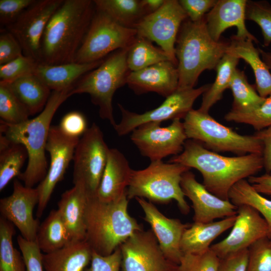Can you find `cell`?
I'll list each match as a JSON object with an SVG mask.
<instances>
[{"instance_id":"6da1fadb","label":"cell","mask_w":271,"mask_h":271,"mask_svg":"<svg viewBox=\"0 0 271 271\" xmlns=\"http://www.w3.org/2000/svg\"><path fill=\"white\" fill-rule=\"evenodd\" d=\"M168 162L197 170L202 175L205 187L226 200H229V191L236 183L254 176L263 168L261 154L223 156L190 139L185 142L183 151Z\"/></svg>"},{"instance_id":"7a4b0ae2","label":"cell","mask_w":271,"mask_h":271,"mask_svg":"<svg viewBox=\"0 0 271 271\" xmlns=\"http://www.w3.org/2000/svg\"><path fill=\"white\" fill-rule=\"evenodd\" d=\"M95 11L93 1L63 0L44 30L39 63L58 65L74 62Z\"/></svg>"},{"instance_id":"3957f363","label":"cell","mask_w":271,"mask_h":271,"mask_svg":"<svg viewBox=\"0 0 271 271\" xmlns=\"http://www.w3.org/2000/svg\"><path fill=\"white\" fill-rule=\"evenodd\" d=\"M72 88L52 91L44 108L33 118L16 124L0 120L1 134L12 143L23 145L27 151L26 169L18 176L26 187L33 188L47 174L45 151L51 122L60 106L71 96Z\"/></svg>"},{"instance_id":"277c9868","label":"cell","mask_w":271,"mask_h":271,"mask_svg":"<svg viewBox=\"0 0 271 271\" xmlns=\"http://www.w3.org/2000/svg\"><path fill=\"white\" fill-rule=\"evenodd\" d=\"M127 194L111 202L89 196L85 213V240L93 251L106 256L113 253L142 225L129 215Z\"/></svg>"},{"instance_id":"5b68a950","label":"cell","mask_w":271,"mask_h":271,"mask_svg":"<svg viewBox=\"0 0 271 271\" xmlns=\"http://www.w3.org/2000/svg\"><path fill=\"white\" fill-rule=\"evenodd\" d=\"M229 44V42L216 41L211 38L205 18L197 22L187 19L181 26L175 45L178 87H194L204 71L215 69Z\"/></svg>"},{"instance_id":"8992f818","label":"cell","mask_w":271,"mask_h":271,"mask_svg":"<svg viewBox=\"0 0 271 271\" xmlns=\"http://www.w3.org/2000/svg\"><path fill=\"white\" fill-rule=\"evenodd\" d=\"M190 168L181 164L164 163L162 160L152 161L143 170H132L127 189L128 199L146 198L149 201L167 203L177 201L184 214L190 211L181 187L183 174Z\"/></svg>"},{"instance_id":"52a82bcc","label":"cell","mask_w":271,"mask_h":271,"mask_svg":"<svg viewBox=\"0 0 271 271\" xmlns=\"http://www.w3.org/2000/svg\"><path fill=\"white\" fill-rule=\"evenodd\" d=\"M129 47L108 55L98 67L82 77L71 91V95L88 94L92 102L98 107L100 117L109 121L113 127L116 124L113 114V96L126 84L130 72L126 62Z\"/></svg>"},{"instance_id":"ba28073f","label":"cell","mask_w":271,"mask_h":271,"mask_svg":"<svg viewBox=\"0 0 271 271\" xmlns=\"http://www.w3.org/2000/svg\"><path fill=\"white\" fill-rule=\"evenodd\" d=\"M187 139L195 141L211 151L231 152L237 156L261 154V140L253 135H242L221 124L209 113L192 109L183 122Z\"/></svg>"},{"instance_id":"9c48e42d","label":"cell","mask_w":271,"mask_h":271,"mask_svg":"<svg viewBox=\"0 0 271 271\" xmlns=\"http://www.w3.org/2000/svg\"><path fill=\"white\" fill-rule=\"evenodd\" d=\"M137 37L135 29L121 26L95 8L74 62L84 63L102 60L116 50L130 47Z\"/></svg>"},{"instance_id":"30bf717a","label":"cell","mask_w":271,"mask_h":271,"mask_svg":"<svg viewBox=\"0 0 271 271\" xmlns=\"http://www.w3.org/2000/svg\"><path fill=\"white\" fill-rule=\"evenodd\" d=\"M109 148L102 131L93 122L80 139L73 156V182L89 196H96L106 166Z\"/></svg>"},{"instance_id":"8fae6325","label":"cell","mask_w":271,"mask_h":271,"mask_svg":"<svg viewBox=\"0 0 271 271\" xmlns=\"http://www.w3.org/2000/svg\"><path fill=\"white\" fill-rule=\"evenodd\" d=\"M210 84L198 88H178L172 94L166 97L162 103L156 108L143 113H137L124 108L118 104L121 113V119L114 128L119 136L131 133L139 126L150 122L184 118L191 110L197 98L208 90Z\"/></svg>"},{"instance_id":"7c38bea8","label":"cell","mask_w":271,"mask_h":271,"mask_svg":"<svg viewBox=\"0 0 271 271\" xmlns=\"http://www.w3.org/2000/svg\"><path fill=\"white\" fill-rule=\"evenodd\" d=\"M130 138L141 154L151 162L180 154L187 140L180 119L172 120L165 127L158 122L144 123L131 132Z\"/></svg>"},{"instance_id":"4fadbf2b","label":"cell","mask_w":271,"mask_h":271,"mask_svg":"<svg viewBox=\"0 0 271 271\" xmlns=\"http://www.w3.org/2000/svg\"><path fill=\"white\" fill-rule=\"evenodd\" d=\"M187 16L177 0H165L156 12L146 15L134 29L137 36L155 42L177 66L175 45L180 29Z\"/></svg>"},{"instance_id":"5bb4252c","label":"cell","mask_w":271,"mask_h":271,"mask_svg":"<svg viewBox=\"0 0 271 271\" xmlns=\"http://www.w3.org/2000/svg\"><path fill=\"white\" fill-rule=\"evenodd\" d=\"M122 271H178L165 256L151 229L135 232L119 246Z\"/></svg>"},{"instance_id":"9a60e30c","label":"cell","mask_w":271,"mask_h":271,"mask_svg":"<svg viewBox=\"0 0 271 271\" xmlns=\"http://www.w3.org/2000/svg\"><path fill=\"white\" fill-rule=\"evenodd\" d=\"M63 0H35L5 28L18 40L25 56L39 63L41 41L46 25Z\"/></svg>"},{"instance_id":"2e32d148","label":"cell","mask_w":271,"mask_h":271,"mask_svg":"<svg viewBox=\"0 0 271 271\" xmlns=\"http://www.w3.org/2000/svg\"><path fill=\"white\" fill-rule=\"evenodd\" d=\"M79 140L66 135L59 126H51L46 147L50 156V167L46 176L36 187L39 197L36 212L38 218L43 215L56 185L63 179L73 160Z\"/></svg>"},{"instance_id":"e0dca14e","label":"cell","mask_w":271,"mask_h":271,"mask_svg":"<svg viewBox=\"0 0 271 271\" xmlns=\"http://www.w3.org/2000/svg\"><path fill=\"white\" fill-rule=\"evenodd\" d=\"M231 228L226 237L210 247L220 259L248 249L257 240L267 237L265 220L248 205L238 206L236 218Z\"/></svg>"},{"instance_id":"ac0fdd59","label":"cell","mask_w":271,"mask_h":271,"mask_svg":"<svg viewBox=\"0 0 271 271\" xmlns=\"http://www.w3.org/2000/svg\"><path fill=\"white\" fill-rule=\"evenodd\" d=\"M39 199L37 188L26 187L15 179L12 193L0 200L1 216L16 226L22 237L30 241H36L40 225L33 216Z\"/></svg>"},{"instance_id":"d6986e66","label":"cell","mask_w":271,"mask_h":271,"mask_svg":"<svg viewBox=\"0 0 271 271\" xmlns=\"http://www.w3.org/2000/svg\"><path fill=\"white\" fill-rule=\"evenodd\" d=\"M181 187L185 196L192 203L194 222L209 223L237 214V206L210 192L190 170L183 174Z\"/></svg>"},{"instance_id":"ffe728a7","label":"cell","mask_w":271,"mask_h":271,"mask_svg":"<svg viewBox=\"0 0 271 271\" xmlns=\"http://www.w3.org/2000/svg\"><path fill=\"white\" fill-rule=\"evenodd\" d=\"M145 213V220L151 226L161 250L170 261L180 265L183 256L180 241L184 231L190 225L179 219L169 218L162 214L151 202L136 198Z\"/></svg>"},{"instance_id":"44dd1931","label":"cell","mask_w":271,"mask_h":271,"mask_svg":"<svg viewBox=\"0 0 271 271\" xmlns=\"http://www.w3.org/2000/svg\"><path fill=\"white\" fill-rule=\"evenodd\" d=\"M126 84L137 94L153 92L167 97L178 87L177 66L167 60L130 72Z\"/></svg>"},{"instance_id":"7402d4cb","label":"cell","mask_w":271,"mask_h":271,"mask_svg":"<svg viewBox=\"0 0 271 271\" xmlns=\"http://www.w3.org/2000/svg\"><path fill=\"white\" fill-rule=\"evenodd\" d=\"M247 0H217L214 7L206 15L207 31L211 38L219 41L222 34L228 28L235 27V36L258 42L247 30L245 25Z\"/></svg>"},{"instance_id":"603a6c76","label":"cell","mask_w":271,"mask_h":271,"mask_svg":"<svg viewBox=\"0 0 271 271\" xmlns=\"http://www.w3.org/2000/svg\"><path fill=\"white\" fill-rule=\"evenodd\" d=\"M132 169L124 155L115 148L109 149L106 166L96 197L104 202L119 200L126 194Z\"/></svg>"},{"instance_id":"cb8c5ba5","label":"cell","mask_w":271,"mask_h":271,"mask_svg":"<svg viewBox=\"0 0 271 271\" xmlns=\"http://www.w3.org/2000/svg\"><path fill=\"white\" fill-rule=\"evenodd\" d=\"M85 189L79 185L65 191L58 203L71 243L85 240V213L88 198Z\"/></svg>"},{"instance_id":"d4e9b609","label":"cell","mask_w":271,"mask_h":271,"mask_svg":"<svg viewBox=\"0 0 271 271\" xmlns=\"http://www.w3.org/2000/svg\"><path fill=\"white\" fill-rule=\"evenodd\" d=\"M103 59L90 63L73 62L58 65L38 63L34 74L51 90L67 89L73 88L82 77L98 67Z\"/></svg>"},{"instance_id":"484cf974","label":"cell","mask_w":271,"mask_h":271,"mask_svg":"<svg viewBox=\"0 0 271 271\" xmlns=\"http://www.w3.org/2000/svg\"><path fill=\"white\" fill-rule=\"evenodd\" d=\"M236 215L219 221L205 223L194 222L190 225L184 231L180 241L183 254H198L208 250L215 239L232 227Z\"/></svg>"},{"instance_id":"4316f807","label":"cell","mask_w":271,"mask_h":271,"mask_svg":"<svg viewBox=\"0 0 271 271\" xmlns=\"http://www.w3.org/2000/svg\"><path fill=\"white\" fill-rule=\"evenodd\" d=\"M253 42L233 35L226 52L244 60L250 66L255 77L256 90L261 97L266 98L271 94V72Z\"/></svg>"},{"instance_id":"83f0119b","label":"cell","mask_w":271,"mask_h":271,"mask_svg":"<svg viewBox=\"0 0 271 271\" xmlns=\"http://www.w3.org/2000/svg\"><path fill=\"white\" fill-rule=\"evenodd\" d=\"M92 249L86 240L72 242L56 251L43 253L44 271H83L90 264Z\"/></svg>"},{"instance_id":"f1b7e54d","label":"cell","mask_w":271,"mask_h":271,"mask_svg":"<svg viewBox=\"0 0 271 271\" xmlns=\"http://www.w3.org/2000/svg\"><path fill=\"white\" fill-rule=\"evenodd\" d=\"M3 85L7 86L13 92L27 109L30 115L43 110L51 93V89L35 74Z\"/></svg>"},{"instance_id":"f546056e","label":"cell","mask_w":271,"mask_h":271,"mask_svg":"<svg viewBox=\"0 0 271 271\" xmlns=\"http://www.w3.org/2000/svg\"><path fill=\"white\" fill-rule=\"evenodd\" d=\"M36 242L44 253L56 251L71 243L67 228L58 209L52 210L40 225Z\"/></svg>"},{"instance_id":"4dcf8cb0","label":"cell","mask_w":271,"mask_h":271,"mask_svg":"<svg viewBox=\"0 0 271 271\" xmlns=\"http://www.w3.org/2000/svg\"><path fill=\"white\" fill-rule=\"evenodd\" d=\"M239 60V58L227 52L223 56L215 69L216 75L214 82L202 94V103L198 110L209 113L210 108L222 99L223 92L229 88Z\"/></svg>"},{"instance_id":"1f68e13d","label":"cell","mask_w":271,"mask_h":271,"mask_svg":"<svg viewBox=\"0 0 271 271\" xmlns=\"http://www.w3.org/2000/svg\"><path fill=\"white\" fill-rule=\"evenodd\" d=\"M95 8L108 15L121 26L134 29L142 19L147 15L142 1L95 0Z\"/></svg>"},{"instance_id":"d6a6232c","label":"cell","mask_w":271,"mask_h":271,"mask_svg":"<svg viewBox=\"0 0 271 271\" xmlns=\"http://www.w3.org/2000/svg\"><path fill=\"white\" fill-rule=\"evenodd\" d=\"M229 199L237 207L248 205L258 211L267 224V237L271 239V200L257 192L246 179L239 181L231 188Z\"/></svg>"},{"instance_id":"836d02e7","label":"cell","mask_w":271,"mask_h":271,"mask_svg":"<svg viewBox=\"0 0 271 271\" xmlns=\"http://www.w3.org/2000/svg\"><path fill=\"white\" fill-rule=\"evenodd\" d=\"M167 60L171 61L160 47H155L150 40L138 36L129 47L126 56L127 65L130 72Z\"/></svg>"},{"instance_id":"e575fe53","label":"cell","mask_w":271,"mask_h":271,"mask_svg":"<svg viewBox=\"0 0 271 271\" xmlns=\"http://www.w3.org/2000/svg\"><path fill=\"white\" fill-rule=\"evenodd\" d=\"M14 225L3 217L0 218V271H27L22 252L14 247L13 237Z\"/></svg>"},{"instance_id":"d590c367","label":"cell","mask_w":271,"mask_h":271,"mask_svg":"<svg viewBox=\"0 0 271 271\" xmlns=\"http://www.w3.org/2000/svg\"><path fill=\"white\" fill-rule=\"evenodd\" d=\"M229 89L233 98L231 110L234 111L252 110L260 105L265 98L258 94L256 88L248 82L244 72L238 68L234 72Z\"/></svg>"},{"instance_id":"8d00e7d4","label":"cell","mask_w":271,"mask_h":271,"mask_svg":"<svg viewBox=\"0 0 271 271\" xmlns=\"http://www.w3.org/2000/svg\"><path fill=\"white\" fill-rule=\"evenodd\" d=\"M25 147L19 144L10 143L0 149V191H2L9 182L21 174V170L27 158Z\"/></svg>"},{"instance_id":"74e56055","label":"cell","mask_w":271,"mask_h":271,"mask_svg":"<svg viewBox=\"0 0 271 271\" xmlns=\"http://www.w3.org/2000/svg\"><path fill=\"white\" fill-rule=\"evenodd\" d=\"M224 118L228 121L250 125L257 131L271 126V94L258 107L247 111L231 109Z\"/></svg>"},{"instance_id":"f35d334b","label":"cell","mask_w":271,"mask_h":271,"mask_svg":"<svg viewBox=\"0 0 271 271\" xmlns=\"http://www.w3.org/2000/svg\"><path fill=\"white\" fill-rule=\"evenodd\" d=\"M28 110L6 85L0 84L1 120L9 124H19L28 120Z\"/></svg>"},{"instance_id":"ab89813d","label":"cell","mask_w":271,"mask_h":271,"mask_svg":"<svg viewBox=\"0 0 271 271\" xmlns=\"http://www.w3.org/2000/svg\"><path fill=\"white\" fill-rule=\"evenodd\" d=\"M245 18L259 26L263 45L268 47L271 43V5L266 1H247Z\"/></svg>"},{"instance_id":"60d3db41","label":"cell","mask_w":271,"mask_h":271,"mask_svg":"<svg viewBox=\"0 0 271 271\" xmlns=\"http://www.w3.org/2000/svg\"><path fill=\"white\" fill-rule=\"evenodd\" d=\"M38 62L23 55L0 65V84H6L23 77L34 74Z\"/></svg>"},{"instance_id":"b9f144b4","label":"cell","mask_w":271,"mask_h":271,"mask_svg":"<svg viewBox=\"0 0 271 271\" xmlns=\"http://www.w3.org/2000/svg\"><path fill=\"white\" fill-rule=\"evenodd\" d=\"M248 249L246 271H271V243L267 237L257 240Z\"/></svg>"},{"instance_id":"7bdbcfd3","label":"cell","mask_w":271,"mask_h":271,"mask_svg":"<svg viewBox=\"0 0 271 271\" xmlns=\"http://www.w3.org/2000/svg\"><path fill=\"white\" fill-rule=\"evenodd\" d=\"M220 258L210 248L198 254H184L180 263L182 271H218Z\"/></svg>"},{"instance_id":"ee69618b","label":"cell","mask_w":271,"mask_h":271,"mask_svg":"<svg viewBox=\"0 0 271 271\" xmlns=\"http://www.w3.org/2000/svg\"><path fill=\"white\" fill-rule=\"evenodd\" d=\"M17 242L25 259L27 271H44L42 251L36 241H30L20 235Z\"/></svg>"},{"instance_id":"f6af8a7d","label":"cell","mask_w":271,"mask_h":271,"mask_svg":"<svg viewBox=\"0 0 271 271\" xmlns=\"http://www.w3.org/2000/svg\"><path fill=\"white\" fill-rule=\"evenodd\" d=\"M35 0H0V23L5 28L12 24Z\"/></svg>"},{"instance_id":"bcb514c9","label":"cell","mask_w":271,"mask_h":271,"mask_svg":"<svg viewBox=\"0 0 271 271\" xmlns=\"http://www.w3.org/2000/svg\"><path fill=\"white\" fill-rule=\"evenodd\" d=\"M58 126L66 135L77 138L82 136L88 128L85 116L77 111L66 113L62 118Z\"/></svg>"},{"instance_id":"7dc6e473","label":"cell","mask_w":271,"mask_h":271,"mask_svg":"<svg viewBox=\"0 0 271 271\" xmlns=\"http://www.w3.org/2000/svg\"><path fill=\"white\" fill-rule=\"evenodd\" d=\"M121 263L120 247L111 254L103 256L92 251L90 266L83 271H119Z\"/></svg>"},{"instance_id":"c3c4849f","label":"cell","mask_w":271,"mask_h":271,"mask_svg":"<svg viewBox=\"0 0 271 271\" xmlns=\"http://www.w3.org/2000/svg\"><path fill=\"white\" fill-rule=\"evenodd\" d=\"M24 55L22 47L13 35L6 29L0 34V65Z\"/></svg>"},{"instance_id":"681fc988","label":"cell","mask_w":271,"mask_h":271,"mask_svg":"<svg viewBox=\"0 0 271 271\" xmlns=\"http://www.w3.org/2000/svg\"><path fill=\"white\" fill-rule=\"evenodd\" d=\"M217 0H180L179 2L188 19L193 22L203 20L214 7Z\"/></svg>"},{"instance_id":"f907efd6","label":"cell","mask_w":271,"mask_h":271,"mask_svg":"<svg viewBox=\"0 0 271 271\" xmlns=\"http://www.w3.org/2000/svg\"><path fill=\"white\" fill-rule=\"evenodd\" d=\"M248 249H245L220 259L218 271H246Z\"/></svg>"},{"instance_id":"816d5d0a","label":"cell","mask_w":271,"mask_h":271,"mask_svg":"<svg viewBox=\"0 0 271 271\" xmlns=\"http://www.w3.org/2000/svg\"><path fill=\"white\" fill-rule=\"evenodd\" d=\"M254 134L261 140L263 145V168L266 174L271 175V126L257 131Z\"/></svg>"},{"instance_id":"f5cc1de1","label":"cell","mask_w":271,"mask_h":271,"mask_svg":"<svg viewBox=\"0 0 271 271\" xmlns=\"http://www.w3.org/2000/svg\"><path fill=\"white\" fill-rule=\"evenodd\" d=\"M247 181L259 193L271 196V175L252 176Z\"/></svg>"},{"instance_id":"db71d44e","label":"cell","mask_w":271,"mask_h":271,"mask_svg":"<svg viewBox=\"0 0 271 271\" xmlns=\"http://www.w3.org/2000/svg\"><path fill=\"white\" fill-rule=\"evenodd\" d=\"M143 8L147 15L159 10L164 4L165 0H141Z\"/></svg>"},{"instance_id":"11a10c76","label":"cell","mask_w":271,"mask_h":271,"mask_svg":"<svg viewBox=\"0 0 271 271\" xmlns=\"http://www.w3.org/2000/svg\"><path fill=\"white\" fill-rule=\"evenodd\" d=\"M261 58L271 72V52H267L259 48Z\"/></svg>"},{"instance_id":"9f6ffc18","label":"cell","mask_w":271,"mask_h":271,"mask_svg":"<svg viewBox=\"0 0 271 271\" xmlns=\"http://www.w3.org/2000/svg\"><path fill=\"white\" fill-rule=\"evenodd\" d=\"M178 271H182V270H181L179 268V270Z\"/></svg>"},{"instance_id":"6f0895ef","label":"cell","mask_w":271,"mask_h":271,"mask_svg":"<svg viewBox=\"0 0 271 271\" xmlns=\"http://www.w3.org/2000/svg\"><path fill=\"white\" fill-rule=\"evenodd\" d=\"M270 243H271V239H270Z\"/></svg>"}]
</instances>
